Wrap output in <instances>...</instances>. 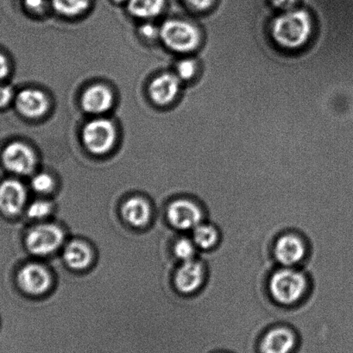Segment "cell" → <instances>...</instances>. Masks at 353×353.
<instances>
[{"label": "cell", "mask_w": 353, "mask_h": 353, "mask_svg": "<svg viewBox=\"0 0 353 353\" xmlns=\"http://www.w3.org/2000/svg\"><path fill=\"white\" fill-rule=\"evenodd\" d=\"M207 276V267L203 261L193 259L183 262L174 273V286L181 294H193L204 287Z\"/></svg>", "instance_id": "9"}, {"label": "cell", "mask_w": 353, "mask_h": 353, "mask_svg": "<svg viewBox=\"0 0 353 353\" xmlns=\"http://www.w3.org/2000/svg\"><path fill=\"white\" fill-rule=\"evenodd\" d=\"M140 33L147 39H154L157 37H159L160 29L152 25V23H145V25L142 26L141 28H140Z\"/></svg>", "instance_id": "26"}, {"label": "cell", "mask_w": 353, "mask_h": 353, "mask_svg": "<svg viewBox=\"0 0 353 353\" xmlns=\"http://www.w3.org/2000/svg\"><path fill=\"white\" fill-rule=\"evenodd\" d=\"M25 4L30 11L40 12L46 8V0H25Z\"/></svg>", "instance_id": "28"}, {"label": "cell", "mask_w": 353, "mask_h": 353, "mask_svg": "<svg viewBox=\"0 0 353 353\" xmlns=\"http://www.w3.org/2000/svg\"><path fill=\"white\" fill-rule=\"evenodd\" d=\"M267 288L270 296L279 306L294 307L307 297L310 280L304 270L282 267L270 273Z\"/></svg>", "instance_id": "1"}, {"label": "cell", "mask_w": 353, "mask_h": 353, "mask_svg": "<svg viewBox=\"0 0 353 353\" xmlns=\"http://www.w3.org/2000/svg\"><path fill=\"white\" fill-rule=\"evenodd\" d=\"M90 0H52L53 8L60 14L77 16L87 11Z\"/></svg>", "instance_id": "20"}, {"label": "cell", "mask_w": 353, "mask_h": 353, "mask_svg": "<svg viewBox=\"0 0 353 353\" xmlns=\"http://www.w3.org/2000/svg\"><path fill=\"white\" fill-rule=\"evenodd\" d=\"M13 99V91L9 85H0V109L6 108Z\"/></svg>", "instance_id": "25"}, {"label": "cell", "mask_w": 353, "mask_h": 353, "mask_svg": "<svg viewBox=\"0 0 353 353\" xmlns=\"http://www.w3.org/2000/svg\"><path fill=\"white\" fill-rule=\"evenodd\" d=\"M308 245L303 234L296 231L283 232L276 239L273 256L277 265L294 267L307 259Z\"/></svg>", "instance_id": "4"}, {"label": "cell", "mask_w": 353, "mask_h": 353, "mask_svg": "<svg viewBox=\"0 0 353 353\" xmlns=\"http://www.w3.org/2000/svg\"><path fill=\"white\" fill-rule=\"evenodd\" d=\"M54 181L49 174H36L32 181V187L39 194H49L54 190Z\"/></svg>", "instance_id": "22"}, {"label": "cell", "mask_w": 353, "mask_h": 353, "mask_svg": "<svg viewBox=\"0 0 353 353\" xmlns=\"http://www.w3.org/2000/svg\"><path fill=\"white\" fill-rule=\"evenodd\" d=\"M216 353H228V352H216Z\"/></svg>", "instance_id": "32"}, {"label": "cell", "mask_w": 353, "mask_h": 353, "mask_svg": "<svg viewBox=\"0 0 353 353\" xmlns=\"http://www.w3.org/2000/svg\"><path fill=\"white\" fill-rule=\"evenodd\" d=\"M18 282L26 293L39 296L50 289L51 276L43 266L39 263H30L20 270Z\"/></svg>", "instance_id": "11"}, {"label": "cell", "mask_w": 353, "mask_h": 353, "mask_svg": "<svg viewBox=\"0 0 353 353\" xmlns=\"http://www.w3.org/2000/svg\"><path fill=\"white\" fill-rule=\"evenodd\" d=\"M113 1L117 2V3H122V2L125 1V0H113Z\"/></svg>", "instance_id": "31"}, {"label": "cell", "mask_w": 353, "mask_h": 353, "mask_svg": "<svg viewBox=\"0 0 353 353\" xmlns=\"http://www.w3.org/2000/svg\"><path fill=\"white\" fill-rule=\"evenodd\" d=\"M299 336L294 328L276 325L263 332L259 343V353H296Z\"/></svg>", "instance_id": "6"}, {"label": "cell", "mask_w": 353, "mask_h": 353, "mask_svg": "<svg viewBox=\"0 0 353 353\" xmlns=\"http://www.w3.org/2000/svg\"><path fill=\"white\" fill-rule=\"evenodd\" d=\"M167 217L173 228L180 231H188L203 222L204 209L195 201L180 199L170 203L168 208Z\"/></svg>", "instance_id": "8"}, {"label": "cell", "mask_w": 353, "mask_h": 353, "mask_svg": "<svg viewBox=\"0 0 353 353\" xmlns=\"http://www.w3.org/2000/svg\"><path fill=\"white\" fill-rule=\"evenodd\" d=\"M2 162L11 172L27 176L35 170L37 157L29 145L21 142H13L3 150Z\"/></svg>", "instance_id": "10"}, {"label": "cell", "mask_w": 353, "mask_h": 353, "mask_svg": "<svg viewBox=\"0 0 353 353\" xmlns=\"http://www.w3.org/2000/svg\"><path fill=\"white\" fill-rule=\"evenodd\" d=\"M117 130L114 124L106 119H97L88 122L82 132V141L89 152L101 155L114 146Z\"/></svg>", "instance_id": "5"}, {"label": "cell", "mask_w": 353, "mask_h": 353, "mask_svg": "<svg viewBox=\"0 0 353 353\" xmlns=\"http://www.w3.org/2000/svg\"><path fill=\"white\" fill-rule=\"evenodd\" d=\"M165 5V0H129L128 9L139 19H152L159 16Z\"/></svg>", "instance_id": "19"}, {"label": "cell", "mask_w": 353, "mask_h": 353, "mask_svg": "<svg viewBox=\"0 0 353 353\" xmlns=\"http://www.w3.org/2000/svg\"><path fill=\"white\" fill-rule=\"evenodd\" d=\"M15 105L20 114L29 119H39L49 109L47 95L39 89H23L15 98Z\"/></svg>", "instance_id": "13"}, {"label": "cell", "mask_w": 353, "mask_h": 353, "mask_svg": "<svg viewBox=\"0 0 353 353\" xmlns=\"http://www.w3.org/2000/svg\"><path fill=\"white\" fill-rule=\"evenodd\" d=\"M63 259L70 268L82 270L90 265L92 253L85 243L79 241H71L64 249Z\"/></svg>", "instance_id": "17"}, {"label": "cell", "mask_w": 353, "mask_h": 353, "mask_svg": "<svg viewBox=\"0 0 353 353\" xmlns=\"http://www.w3.org/2000/svg\"><path fill=\"white\" fill-rule=\"evenodd\" d=\"M197 64L192 59H184L177 64V77L180 80L190 81L196 74Z\"/></svg>", "instance_id": "24"}, {"label": "cell", "mask_w": 353, "mask_h": 353, "mask_svg": "<svg viewBox=\"0 0 353 353\" xmlns=\"http://www.w3.org/2000/svg\"><path fill=\"white\" fill-rule=\"evenodd\" d=\"M160 39L169 49L178 53H190L201 44L197 27L183 20H168L160 28Z\"/></svg>", "instance_id": "3"}, {"label": "cell", "mask_w": 353, "mask_h": 353, "mask_svg": "<svg viewBox=\"0 0 353 353\" xmlns=\"http://www.w3.org/2000/svg\"><path fill=\"white\" fill-rule=\"evenodd\" d=\"M25 186L18 180L9 179L0 184V210L8 216H15L26 203Z\"/></svg>", "instance_id": "12"}, {"label": "cell", "mask_w": 353, "mask_h": 353, "mask_svg": "<svg viewBox=\"0 0 353 353\" xmlns=\"http://www.w3.org/2000/svg\"><path fill=\"white\" fill-rule=\"evenodd\" d=\"M272 2L275 8L287 12L294 8L297 0H272Z\"/></svg>", "instance_id": "29"}, {"label": "cell", "mask_w": 353, "mask_h": 353, "mask_svg": "<svg viewBox=\"0 0 353 353\" xmlns=\"http://www.w3.org/2000/svg\"><path fill=\"white\" fill-rule=\"evenodd\" d=\"M197 246L195 245L193 239L183 238L179 239L174 246V253L181 263L190 261L197 254Z\"/></svg>", "instance_id": "21"}, {"label": "cell", "mask_w": 353, "mask_h": 353, "mask_svg": "<svg viewBox=\"0 0 353 353\" xmlns=\"http://www.w3.org/2000/svg\"><path fill=\"white\" fill-rule=\"evenodd\" d=\"M150 98L157 105L173 102L180 92V79L172 74H163L154 79L149 88Z\"/></svg>", "instance_id": "14"}, {"label": "cell", "mask_w": 353, "mask_h": 353, "mask_svg": "<svg viewBox=\"0 0 353 353\" xmlns=\"http://www.w3.org/2000/svg\"><path fill=\"white\" fill-rule=\"evenodd\" d=\"M221 234L214 223H204L193 230V241L201 252H209L217 248Z\"/></svg>", "instance_id": "18"}, {"label": "cell", "mask_w": 353, "mask_h": 353, "mask_svg": "<svg viewBox=\"0 0 353 353\" xmlns=\"http://www.w3.org/2000/svg\"><path fill=\"white\" fill-rule=\"evenodd\" d=\"M191 8L196 11H205L214 4V0H185Z\"/></svg>", "instance_id": "27"}, {"label": "cell", "mask_w": 353, "mask_h": 353, "mask_svg": "<svg viewBox=\"0 0 353 353\" xmlns=\"http://www.w3.org/2000/svg\"><path fill=\"white\" fill-rule=\"evenodd\" d=\"M121 212L125 221L135 228H143L152 218V208L142 198L133 197L125 201Z\"/></svg>", "instance_id": "16"}, {"label": "cell", "mask_w": 353, "mask_h": 353, "mask_svg": "<svg viewBox=\"0 0 353 353\" xmlns=\"http://www.w3.org/2000/svg\"><path fill=\"white\" fill-rule=\"evenodd\" d=\"M112 92L111 89L104 85H92L82 94V108L92 114H101V113L108 112L112 108Z\"/></svg>", "instance_id": "15"}, {"label": "cell", "mask_w": 353, "mask_h": 353, "mask_svg": "<svg viewBox=\"0 0 353 353\" xmlns=\"http://www.w3.org/2000/svg\"><path fill=\"white\" fill-rule=\"evenodd\" d=\"M52 211V205L47 201H36L27 209V214L34 219H46Z\"/></svg>", "instance_id": "23"}, {"label": "cell", "mask_w": 353, "mask_h": 353, "mask_svg": "<svg viewBox=\"0 0 353 353\" xmlns=\"http://www.w3.org/2000/svg\"><path fill=\"white\" fill-rule=\"evenodd\" d=\"M9 63L4 54L0 52V81L4 80L9 74Z\"/></svg>", "instance_id": "30"}, {"label": "cell", "mask_w": 353, "mask_h": 353, "mask_svg": "<svg viewBox=\"0 0 353 353\" xmlns=\"http://www.w3.org/2000/svg\"><path fill=\"white\" fill-rule=\"evenodd\" d=\"M64 233L59 226L44 224L32 228L26 237V246L33 255L51 254L63 245Z\"/></svg>", "instance_id": "7"}, {"label": "cell", "mask_w": 353, "mask_h": 353, "mask_svg": "<svg viewBox=\"0 0 353 353\" xmlns=\"http://www.w3.org/2000/svg\"><path fill=\"white\" fill-rule=\"evenodd\" d=\"M313 23L304 10H290L277 17L272 26L273 39L284 49L296 50L310 40Z\"/></svg>", "instance_id": "2"}]
</instances>
